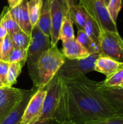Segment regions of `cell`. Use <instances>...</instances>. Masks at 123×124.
Segmentation results:
<instances>
[{"mask_svg":"<svg viewBox=\"0 0 123 124\" xmlns=\"http://www.w3.org/2000/svg\"><path fill=\"white\" fill-rule=\"evenodd\" d=\"M62 54L70 60H79L88 57L90 54L75 38L62 41Z\"/></svg>","mask_w":123,"mask_h":124,"instance_id":"4fadbf2b","label":"cell"},{"mask_svg":"<svg viewBox=\"0 0 123 124\" xmlns=\"http://www.w3.org/2000/svg\"><path fill=\"white\" fill-rule=\"evenodd\" d=\"M67 8H68V11L72 7H74L75 4H77L78 3V0H65Z\"/></svg>","mask_w":123,"mask_h":124,"instance_id":"1f68e13d","label":"cell"},{"mask_svg":"<svg viewBox=\"0 0 123 124\" xmlns=\"http://www.w3.org/2000/svg\"><path fill=\"white\" fill-rule=\"evenodd\" d=\"M102 1H103V2L104 3V4H105L106 6H107L108 3H109V0H102Z\"/></svg>","mask_w":123,"mask_h":124,"instance_id":"e575fe53","label":"cell"},{"mask_svg":"<svg viewBox=\"0 0 123 124\" xmlns=\"http://www.w3.org/2000/svg\"><path fill=\"white\" fill-rule=\"evenodd\" d=\"M9 63L8 62L0 60V78L7 86V76L9 70Z\"/></svg>","mask_w":123,"mask_h":124,"instance_id":"f1b7e54d","label":"cell"},{"mask_svg":"<svg viewBox=\"0 0 123 124\" xmlns=\"http://www.w3.org/2000/svg\"><path fill=\"white\" fill-rule=\"evenodd\" d=\"M61 78L57 73L47 84L44 97L43 110L39 121L54 120L60 96Z\"/></svg>","mask_w":123,"mask_h":124,"instance_id":"8992f818","label":"cell"},{"mask_svg":"<svg viewBox=\"0 0 123 124\" xmlns=\"http://www.w3.org/2000/svg\"><path fill=\"white\" fill-rule=\"evenodd\" d=\"M36 90L37 89L35 88L26 90L22 100L12 109V110L0 121V124H20L26 106Z\"/></svg>","mask_w":123,"mask_h":124,"instance_id":"8fae6325","label":"cell"},{"mask_svg":"<svg viewBox=\"0 0 123 124\" xmlns=\"http://www.w3.org/2000/svg\"><path fill=\"white\" fill-rule=\"evenodd\" d=\"M99 44L101 55L123 62V39L118 31L101 30Z\"/></svg>","mask_w":123,"mask_h":124,"instance_id":"5b68a950","label":"cell"},{"mask_svg":"<svg viewBox=\"0 0 123 124\" xmlns=\"http://www.w3.org/2000/svg\"><path fill=\"white\" fill-rule=\"evenodd\" d=\"M57 124H76L72 123H59ZM78 124H123V117L120 116H115L108 118H103V119H98V120H92L85 123Z\"/></svg>","mask_w":123,"mask_h":124,"instance_id":"83f0119b","label":"cell"},{"mask_svg":"<svg viewBox=\"0 0 123 124\" xmlns=\"http://www.w3.org/2000/svg\"><path fill=\"white\" fill-rule=\"evenodd\" d=\"M68 16L75 23L78 30H83L86 24V11L83 7L77 4L68 11Z\"/></svg>","mask_w":123,"mask_h":124,"instance_id":"e0dca14e","label":"cell"},{"mask_svg":"<svg viewBox=\"0 0 123 124\" xmlns=\"http://www.w3.org/2000/svg\"><path fill=\"white\" fill-rule=\"evenodd\" d=\"M22 1H23V0H7L9 9H13V8L20 5Z\"/></svg>","mask_w":123,"mask_h":124,"instance_id":"f546056e","label":"cell"},{"mask_svg":"<svg viewBox=\"0 0 123 124\" xmlns=\"http://www.w3.org/2000/svg\"><path fill=\"white\" fill-rule=\"evenodd\" d=\"M36 25L44 35L50 37V33H51L50 0H41V7L38 21Z\"/></svg>","mask_w":123,"mask_h":124,"instance_id":"9a60e30c","label":"cell"},{"mask_svg":"<svg viewBox=\"0 0 123 124\" xmlns=\"http://www.w3.org/2000/svg\"><path fill=\"white\" fill-rule=\"evenodd\" d=\"M9 12L12 18L19 25L20 30L30 36L33 28L30 22L28 11V0H23L20 5L13 9H9Z\"/></svg>","mask_w":123,"mask_h":124,"instance_id":"7c38bea8","label":"cell"},{"mask_svg":"<svg viewBox=\"0 0 123 124\" xmlns=\"http://www.w3.org/2000/svg\"><path fill=\"white\" fill-rule=\"evenodd\" d=\"M46 92V87L36 91L26 106L20 124H33L39 121L43 110Z\"/></svg>","mask_w":123,"mask_h":124,"instance_id":"ba28073f","label":"cell"},{"mask_svg":"<svg viewBox=\"0 0 123 124\" xmlns=\"http://www.w3.org/2000/svg\"><path fill=\"white\" fill-rule=\"evenodd\" d=\"M26 90L4 86L0 89V121L22 100Z\"/></svg>","mask_w":123,"mask_h":124,"instance_id":"9c48e42d","label":"cell"},{"mask_svg":"<svg viewBox=\"0 0 123 124\" xmlns=\"http://www.w3.org/2000/svg\"><path fill=\"white\" fill-rule=\"evenodd\" d=\"M123 67V62L117 61L109 57L99 55L94 63V70L109 77Z\"/></svg>","mask_w":123,"mask_h":124,"instance_id":"5bb4252c","label":"cell"},{"mask_svg":"<svg viewBox=\"0 0 123 124\" xmlns=\"http://www.w3.org/2000/svg\"><path fill=\"white\" fill-rule=\"evenodd\" d=\"M51 46L50 37L44 35L38 28L34 26L30 35V41L27 51V63L29 76L33 82V88L36 89V68L38 62L48 49Z\"/></svg>","mask_w":123,"mask_h":124,"instance_id":"3957f363","label":"cell"},{"mask_svg":"<svg viewBox=\"0 0 123 124\" xmlns=\"http://www.w3.org/2000/svg\"><path fill=\"white\" fill-rule=\"evenodd\" d=\"M33 124H57V123L54 120L49 119V120H44V121H38Z\"/></svg>","mask_w":123,"mask_h":124,"instance_id":"d6a6232c","label":"cell"},{"mask_svg":"<svg viewBox=\"0 0 123 124\" xmlns=\"http://www.w3.org/2000/svg\"><path fill=\"white\" fill-rule=\"evenodd\" d=\"M83 31L94 41H95L99 44L101 30L96 22L86 12V24Z\"/></svg>","mask_w":123,"mask_h":124,"instance_id":"ac0fdd59","label":"cell"},{"mask_svg":"<svg viewBox=\"0 0 123 124\" xmlns=\"http://www.w3.org/2000/svg\"><path fill=\"white\" fill-rule=\"evenodd\" d=\"M7 35H8V32L6 28L0 23V40H2Z\"/></svg>","mask_w":123,"mask_h":124,"instance_id":"4dcf8cb0","label":"cell"},{"mask_svg":"<svg viewBox=\"0 0 123 124\" xmlns=\"http://www.w3.org/2000/svg\"><path fill=\"white\" fill-rule=\"evenodd\" d=\"M66 57L57 45L51 46L40 57L36 68V89L46 87L49 81L57 73Z\"/></svg>","mask_w":123,"mask_h":124,"instance_id":"7a4b0ae2","label":"cell"},{"mask_svg":"<svg viewBox=\"0 0 123 124\" xmlns=\"http://www.w3.org/2000/svg\"><path fill=\"white\" fill-rule=\"evenodd\" d=\"M75 39L88 51L90 54H99L101 55L99 45L94 41L83 30H78L77 38Z\"/></svg>","mask_w":123,"mask_h":124,"instance_id":"2e32d148","label":"cell"},{"mask_svg":"<svg viewBox=\"0 0 123 124\" xmlns=\"http://www.w3.org/2000/svg\"><path fill=\"white\" fill-rule=\"evenodd\" d=\"M75 33L73 28V22L67 15L63 20L60 31H59V40L62 41L75 39Z\"/></svg>","mask_w":123,"mask_h":124,"instance_id":"44dd1931","label":"cell"},{"mask_svg":"<svg viewBox=\"0 0 123 124\" xmlns=\"http://www.w3.org/2000/svg\"><path fill=\"white\" fill-rule=\"evenodd\" d=\"M9 36L14 48L28 49L30 41V36L27 35L22 30L20 29L12 34H9Z\"/></svg>","mask_w":123,"mask_h":124,"instance_id":"ffe728a7","label":"cell"},{"mask_svg":"<svg viewBox=\"0 0 123 124\" xmlns=\"http://www.w3.org/2000/svg\"><path fill=\"white\" fill-rule=\"evenodd\" d=\"M60 78V96L54 118L57 124H82L117 116L99 91L96 81L86 76Z\"/></svg>","mask_w":123,"mask_h":124,"instance_id":"6da1fadb","label":"cell"},{"mask_svg":"<svg viewBox=\"0 0 123 124\" xmlns=\"http://www.w3.org/2000/svg\"><path fill=\"white\" fill-rule=\"evenodd\" d=\"M51 46H56L59 40V31L64 19L68 15L65 0H50Z\"/></svg>","mask_w":123,"mask_h":124,"instance_id":"52a82bcc","label":"cell"},{"mask_svg":"<svg viewBox=\"0 0 123 124\" xmlns=\"http://www.w3.org/2000/svg\"><path fill=\"white\" fill-rule=\"evenodd\" d=\"M27 51L28 49L13 48L9 56L7 62L9 63H12V62L25 63L27 60Z\"/></svg>","mask_w":123,"mask_h":124,"instance_id":"484cf974","label":"cell"},{"mask_svg":"<svg viewBox=\"0 0 123 124\" xmlns=\"http://www.w3.org/2000/svg\"><path fill=\"white\" fill-rule=\"evenodd\" d=\"M107 86H119L123 85V67L102 82Z\"/></svg>","mask_w":123,"mask_h":124,"instance_id":"cb8c5ba5","label":"cell"},{"mask_svg":"<svg viewBox=\"0 0 123 124\" xmlns=\"http://www.w3.org/2000/svg\"><path fill=\"white\" fill-rule=\"evenodd\" d=\"M41 7V0H28V11L32 28L38 23Z\"/></svg>","mask_w":123,"mask_h":124,"instance_id":"7402d4cb","label":"cell"},{"mask_svg":"<svg viewBox=\"0 0 123 124\" xmlns=\"http://www.w3.org/2000/svg\"><path fill=\"white\" fill-rule=\"evenodd\" d=\"M100 54H90L88 57L79 60L65 59V62L57 72V74L64 78H74L85 76L94 70V63Z\"/></svg>","mask_w":123,"mask_h":124,"instance_id":"277c9868","label":"cell"},{"mask_svg":"<svg viewBox=\"0 0 123 124\" xmlns=\"http://www.w3.org/2000/svg\"><path fill=\"white\" fill-rule=\"evenodd\" d=\"M4 86H6L4 85V84L3 83V81H2L1 79L0 78V89L2 88V87H4Z\"/></svg>","mask_w":123,"mask_h":124,"instance_id":"836d02e7","label":"cell"},{"mask_svg":"<svg viewBox=\"0 0 123 124\" xmlns=\"http://www.w3.org/2000/svg\"><path fill=\"white\" fill-rule=\"evenodd\" d=\"M123 6V0H109L107 8L110 17L115 23H117L118 14Z\"/></svg>","mask_w":123,"mask_h":124,"instance_id":"4316f807","label":"cell"},{"mask_svg":"<svg viewBox=\"0 0 123 124\" xmlns=\"http://www.w3.org/2000/svg\"><path fill=\"white\" fill-rule=\"evenodd\" d=\"M14 46L10 39L9 35H7L2 40L1 43V60L7 62L9 56L13 49Z\"/></svg>","mask_w":123,"mask_h":124,"instance_id":"d4e9b609","label":"cell"},{"mask_svg":"<svg viewBox=\"0 0 123 124\" xmlns=\"http://www.w3.org/2000/svg\"><path fill=\"white\" fill-rule=\"evenodd\" d=\"M24 65L25 63L23 62L9 63L7 76V86H12L17 83V78L20 76Z\"/></svg>","mask_w":123,"mask_h":124,"instance_id":"603a6c76","label":"cell"},{"mask_svg":"<svg viewBox=\"0 0 123 124\" xmlns=\"http://www.w3.org/2000/svg\"><path fill=\"white\" fill-rule=\"evenodd\" d=\"M97 87L117 116L123 117V89L119 86H107L97 82Z\"/></svg>","mask_w":123,"mask_h":124,"instance_id":"30bf717a","label":"cell"},{"mask_svg":"<svg viewBox=\"0 0 123 124\" xmlns=\"http://www.w3.org/2000/svg\"><path fill=\"white\" fill-rule=\"evenodd\" d=\"M1 40H0V60H1Z\"/></svg>","mask_w":123,"mask_h":124,"instance_id":"d590c367","label":"cell"},{"mask_svg":"<svg viewBox=\"0 0 123 124\" xmlns=\"http://www.w3.org/2000/svg\"><path fill=\"white\" fill-rule=\"evenodd\" d=\"M120 87H121V88H123V86H121Z\"/></svg>","mask_w":123,"mask_h":124,"instance_id":"8d00e7d4","label":"cell"},{"mask_svg":"<svg viewBox=\"0 0 123 124\" xmlns=\"http://www.w3.org/2000/svg\"><path fill=\"white\" fill-rule=\"evenodd\" d=\"M0 23L6 28L9 35L20 29L17 23L11 16L9 8L8 7H4L3 9L2 13L0 16Z\"/></svg>","mask_w":123,"mask_h":124,"instance_id":"d6986e66","label":"cell"}]
</instances>
